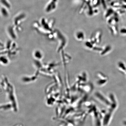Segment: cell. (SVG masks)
<instances>
[{
    "mask_svg": "<svg viewBox=\"0 0 126 126\" xmlns=\"http://www.w3.org/2000/svg\"><path fill=\"white\" fill-rule=\"evenodd\" d=\"M118 67L119 70H124V71H125L126 70V67L125 64L124 63L122 62H119L118 63Z\"/></svg>",
    "mask_w": 126,
    "mask_h": 126,
    "instance_id": "obj_1",
    "label": "cell"
}]
</instances>
